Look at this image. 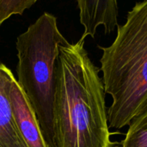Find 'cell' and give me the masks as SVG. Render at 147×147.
Wrapping results in <instances>:
<instances>
[{"instance_id": "6da1fadb", "label": "cell", "mask_w": 147, "mask_h": 147, "mask_svg": "<svg viewBox=\"0 0 147 147\" xmlns=\"http://www.w3.org/2000/svg\"><path fill=\"white\" fill-rule=\"evenodd\" d=\"M84 40L59 46L53 94V147H115L110 139L100 69Z\"/></svg>"}, {"instance_id": "7a4b0ae2", "label": "cell", "mask_w": 147, "mask_h": 147, "mask_svg": "<svg viewBox=\"0 0 147 147\" xmlns=\"http://www.w3.org/2000/svg\"><path fill=\"white\" fill-rule=\"evenodd\" d=\"M100 59L109 128L121 129L147 111V0L137 3Z\"/></svg>"}, {"instance_id": "3957f363", "label": "cell", "mask_w": 147, "mask_h": 147, "mask_svg": "<svg viewBox=\"0 0 147 147\" xmlns=\"http://www.w3.org/2000/svg\"><path fill=\"white\" fill-rule=\"evenodd\" d=\"M67 40L59 30L57 18L43 13L16 40V81L38 120L42 136L53 147V94L59 46Z\"/></svg>"}, {"instance_id": "277c9868", "label": "cell", "mask_w": 147, "mask_h": 147, "mask_svg": "<svg viewBox=\"0 0 147 147\" xmlns=\"http://www.w3.org/2000/svg\"><path fill=\"white\" fill-rule=\"evenodd\" d=\"M9 97L19 132L28 147H49L46 143L36 116L14 75L8 88Z\"/></svg>"}, {"instance_id": "5b68a950", "label": "cell", "mask_w": 147, "mask_h": 147, "mask_svg": "<svg viewBox=\"0 0 147 147\" xmlns=\"http://www.w3.org/2000/svg\"><path fill=\"white\" fill-rule=\"evenodd\" d=\"M80 23L84 28L81 38L94 37L99 26L105 33H111L118 26L117 0H77Z\"/></svg>"}, {"instance_id": "8992f818", "label": "cell", "mask_w": 147, "mask_h": 147, "mask_svg": "<svg viewBox=\"0 0 147 147\" xmlns=\"http://www.w3.org/2000/svg\"><path fill=\"white\" fill-rule=\"evenodd\" d=\"M13 75L0 63V147H28L17 127L9 97V82Z\"/></svg>"}, {"instance_id": "52a82bcc", "label": "cell", "mask_w": 147, "mask_h": 147, "mask_svg": "<svg viewBox=\"0 0 147 147\" xmlns=\"http://www.w3.org/2000/svg\"><path fill=\"white\" fill-rule=\"evenodd\" d=\"M121 147H147V111L133 120Z\"/></svg>"}, {"instance_id": "ba28073f", "label": "cell", "mask_w": 147, "mask_h": 147, "mask_svg": "<svg viewBox=\"0 0 147 147\" xmlns=\"http://www.w3.org/2000/svg\"><path fill=\"white\" fill-rule=\"evenodd\" d=\"M37 0H0V25L14 15H22Z\"/></svg>"}]
</instances>
